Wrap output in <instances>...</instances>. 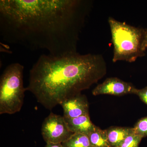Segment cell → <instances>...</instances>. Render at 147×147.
Segmentation results:
<instances>
[{
  "mask_svg": "<svg viewBox=\"0 0 147 147\" xmlns=\"http://www.w3.org/2000/svg\"><path fill=\"white\" fill-rule=\"evenodd\" d=\"M24 67L19 63L7 67L0 79V114H15L21 110L26 90L23 83Z\"/></svg>",
  "mask_w": 147,
  "mask_h": 147,
  "instance_id": "obj_4",
  "label": "cell"
},
{
  "mask_svg": "<svg viewBox=\"0 0 147 147\" xmlns=\"http://www.w3.org/2000/svg\"><path fill=\"white\" fill-rule=\"evenodd\" d=\"M133 128L137 135L142 138L147 137V117L140 119Z\"/></svg>",
  "mask_w": 147,
  "mask_h": 147,
  "instance_id": "obj_13",
  "label": "cell"
},
{
  "mask_svg": "<svg viewBox=\"0 0 147 147\" xmlns=\"http://www.w3.org/2000/svg\"><path fill=\"white\" fill-rule=\"evenodd\" d=\"M64 118L69 130L73 133H80L88 136L96 126L92 123L89 115L74 118Z\"/></svg>",
  "mask_w": 147,
  "mask_h": 147,
  "instance_id": "obj_8",
  "label": "cell"
},
{
  "mask_svg": "<svg viewBox=\"0 0 147 147\" xmlns=\"http://www.w3.org/2000/svg\"><path fill=\"white\" fill-rule=\"evenodd\" d=\"M62 144L64 147H92L88 136L80 133H74Z\"/></svg>",
  "mask_w": 147,
  "mask_h": 147,
  "instance_id": "obj_11",
  "label": "cell"
},
{
  "mask_svg": "<svg viewBox=\"0 0 147 147\" xmlns=\"http://www.w3.org/2000/svg\"><path fill=\"white\" fill-rule=\"evenodd\" d=\"M78 0H1L0 34L5 42L59 56L76 52L88 12Z\"/></svg>",
  "mask_w": 147,
  "mask_h": 147,
  "instance_id": "obj_1",
  "label": "cell"
},
{
  "mask_svg": "<svg viewBox=\"0 0 147 147\" xmlns=\"http://www.w3.org/2000/svg\"><path fill=\"white\" fill-rule=\"evenodd\" d=\"M144 50L146 51L147 49V29L145 30L144 40Z\"/></svg>",
  "mask_w": 147,
  "mask_h": 147,
  "instance_id": "obj_16",
  "label": "cell"
},
{
  "mask_svg": "<svg viewBox=\"0 0 147 147\" xmlns=\"http://www.w3.org/2000/svg\"><path fill=\"white\" fill-rule=\"evenodd\" d=\"M41 134L47 143H62L74 134L68 128L63 116L50 113L43 121Z\"/></svg>",
  "mask_w": 147,
  "mask_h": 147,
  "instance_id": "obj_5",
  "label": "cell"
},
{
  "mask_svg": "<svg viewBox=\"0 0 147 147\" xmlns=\"http://www.w3.org/2000/svg\"><path fill=\"white\" fill-rule=\"evenodd\" d=\"M88 136L92 147H111L105 129L102 130L96 126Z\"/></svg>",
  "mask_w": 147,
  "mask_h": 147,
  "instance_id": "obj_10",
  "label": "cell"
},
{
  "mask_svg": "<svg viewBox=\"0 0 147 147\" xmlns=\"http://www.w3.org/2000/svg\"><path fill=\"white\" fill-rule=\"evenodd\" d=\"M136 94L139 96L142 101L147 105V86L142 89H137Z\"/></svg>",
  "mask_w": 147,
  "mask_h": 147,
  "instance_id": "obj_14",
  "label": "cell"
},
{
  "mask_svg": "<svg viewBox=\"0 0 147 147\" xmlns=\"http://www.w3.org/2000/svg\"><path fill=\"white\" fill-rule=\"evenodd\" d=\"M114 46L113 62L135 61L146 55L144 48L145 30L132 26L110 17L108 18Z\"/></svg>",
  "mask_w": 147,
  "mask_h": 147,
  "instance_id": "obj_3",
  "label": "cell"
},
{
  "mask_svg": "<svg viewBox=\"0 0 147 147\" xmlns=\"http://www.w3.org/2000/svg\"><path fill=\"white\" fill-rule=\"evenodd\" d=\"M142 139L134 131L128 135L117 147H139Z\"/></svg>",
  "mask_w": 147,
  "mask_h": 147,
  "instance_id": "obj_12",
  "label": "cell"
},
{
  "mask_svg": "<svg viewBox=\"0 0 147 147\" xmlns=\"http://www.w3.org/2000/svg\"><path fill=\"white\" fill-rule=\"evenodd\" d=\"M60 105L63 109V117L65 118H74L89 115L86 97L81 94L67 98Z\"/></svg>",
  "mask_w": 147,
  "mask_h": 147,
  "instance_id": "obj_7",
  "label": "cell"
},
{
  "mask_svg": "<svg viewBox=\"0 0 147 147\" xmlns=\"http://www.w3.org/2000/svg\"><path fill=\"white\" fill-rule=\"evenodd\" d=\"M137 89L131 83L124 82L117 77H111L98 85L93 90L92 93L94 96L101 94L122 96L136 94Z\"/></svg>",
  "mask_w": 147,
  "mask_h": 147,
  "instance_id": "obj_6",
  "label": "cell"
},
{
  "mask_svg": "<svg viewBox=\"0 0 147 147\" xmlns=\"http://www.w3.org/2000/svg\"><path fill=\"white\" fill-rule=\"evenodd\" d=\"M106 71V63L100 55L76 52L59 56L42 55L30 70L26 89L51 110L97 83Z\"/></svg>",
  "mask_w": 147,
  "mask_h": 147,
  "instance_id": "obj_2",
  "label": "cell"
},
{
  "mask_svg": "<svg viewBox=\"0 0 147 147\" xmlns=\"http://www.w3.org/2000/svg\"><path fill=\"white\" fill-rule=\"evenodd\" d=\"M45 147H64L61 143H47Z\"/></svg>",
  "mask_w": 147,
  "mask_h": 147,
  "instance_id": "obj_15",
  "label": "cell"
},
{
  "mask_svg": "<svg viewBox=\"0 0 147 147\" xmlns=\"http://www.w3.org/2000/svg\"><path fill=\"white\" fill-rule=\"evenodd\" d=\"M111 147H117L129 134L134 131L133 128L111 127L105 129Z\"/></svg>",
  "mask_w": 147,
  "mask_h": 147,
  "instance_id": "obj_9",
  "label": "cell"
}]
</instances>
